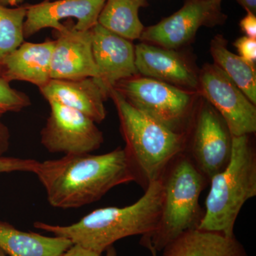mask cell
Returning a JSON list of instances; mask_svg holds the SVG:
<instances>
[{
	"instance_id": "obj_1",
	"label": "cell",
	"mask_w": 256,
	"mask_h": 256,
	"mask_svg": "<svg viewBox=\"0 0 256 256\" xmlns=\"http://www.w3.org/2000/svg\"><path fill=\"white\" fill-rule=\"evenodd\" d=\"M36 174L50 206L78 208L100 200L118 185L134 182L124 149L106 154H65L38 162Z\"/></svg>"
},
{
	"instance_id": "obj_2",
	"label": "cell",
	"mask_w": 256,
	"mask_h": 256,
	"mask_svg": "<svg viewBox=\"0 0 256 256\" xmlns=\"http://www.w3.org/2000/svg\"><path fill=\"white\" fill-rule=\"evenodd\" d=\"M144 190L143 196L132 204L98 208L72 225L36 222L34 226L102 254L120 239L132 236H146L156 230L162 206V184L159 180Z\"/></svg>"
},
{
	"instance_id": "obj_3",
	"label": "cell",
	"mask_w": 256,
	"mask_h": 256,
	"mask_svg": "<svg viewBox=\"0 0 256 256\" xmlns=\"http://www.w3.org/2000/svg\"><path fill=\"white\" fill-rule=\"evenodd\" d=\"M118 114L126 158L144 190L162 176L168 165L186 150L188 134L171 130L131 106L114 88L109 92Z\"/></svg>"
},
{
	"instance_id": "obj_4",
	"label": "cell",
	"mask_w": 256,
	"mask_h": 256,
	"mask_svg": "<svg viewBox=\"0 0 256 256\" xmlns=\"http://www.w3.org/2000/svg\"><path fill=\"white\" fill-rule=\"evenodd\" d=\"M160 181L163 200L159 222L156 230L142 236L140 242L156 252L185 232L198 228L204 213L200 197L208 182L184 152L168 165Z\"/></svg>"
},
{
	"instance_id": "obj_5",
	"label": "cell",
	"mask_w": 256,
	"mask_h": 256,
	"mask_svg": "<svg viewBox=\"0 0 256 256\" xmlns=\"http://www.w3.org/2000/svg\"><path fill=\"white\" fill-rule=\"evenodd\" d=\"M200 230L234 236V226L246 202L256 196V154L249 136L233 137L226 168L210 181Z\"/></svg>"
},
{
	"instance_id": "obj_6",
	"label": "cell",
	"mask_w": 256,
	"mask_h": 256,
	"mask_svg": "<svg viewBox=\"0 0 256 256\" xmlns=\"http://www.w3.org/2000/svg\"><path fill=\"white\" fill-rule=\"evenodd\" d=\"M114 90L126 100L171 130L186 134L194 114V95L186 89L148 77L120 80Z\"/></svg>"
},
{
	"instance_id": "obj_7",
	"label": "cell",
	"mask_w": 256,
	"mask_h": 256,
	"mask_svg": "<svg viewBox=\"0 0 256 256\" xmlns=\"http://www.w3.org/2000/svg\"><path fill=\"white\" fill-rule=\"evenodd\" d=\"M191 124L192 137L184 152L210 182L230 162L233 136L222 116L206 100L195 109Z\"/></svg>"
},
{
	"instance_id": "obj_8",
	"label": "cell",
	"mask_w": 256,
	"mask_h": 256,
	"mask_svg": "<svg viewBox=\"0 0 256 256\" xmlns=\"http://www.w3.org/2000/svg\"><path fill=\"white\" fill-rule=\"evenodd\" d=\"M198 90L220 114L233 137L256 132L255 104L214 64H206L198 74Z\"/></svg>"
},
{
	"instance_id": "obj_9",
	"label": "cell",
	"mask_w": 256,
	"mask_h": 256,
	"mask_svg": "<svg viewBox=\"0 0 256 256\" xmlns=\"http://www.w3.org/2000/svg\"><path fill=\"white\" fill-rule=\"evenodd\" d=\"M48 104L50 116L41 131V143L47 151L65 154H86L100 148L104 134L92 119L58 102Z\"/></svg>"
},
{
	"instance_id": "obj_10",
	"label": "cell",
	"mask_w": 256,
	"mask_h": 256,
	"mask_svg": "<svg viewBox=\"0 0 256 256\" xmlns=\"http://www.w3.org/2000/svg\"><path fill=\"white\" fill-rule=\"evenodd\" d=\"M224 20L220 6L207 0H185L182 8L174 14L144 28L140 40L174 50L191 41L201 26H214Z\"/></svg>"
},
{
	"instance_id": "obj_11",
	"label": "cell",
	"mask_w": 256,
	"mask_h": 256,
	"mask_svg": "<svg viewBox=\"0 0 256 256\" xmlns=\"http://www.w3.org/2000/svg\"><path fill=\"white\" fill-rule=\"evenodd\" d=\"M90 30H76L73 23H66L58 31L54 30L50 78H99L92 54Z\"/></svg>"
},
{
	"instance_id": "obj_12",
	"label": "cell",
	"mask_w": 256,
	"mask_h": 256,
	"mask_svg": "<svg viewBox=\"0 0 256 256\" xmlns=\"http://www.w3.org/2000/svg\"><path fill=\"white\" fill-rule=\"evenodd\" d=\"M106 0H45L35 4H26L24 22V36L30 38L44 28L58 31L66 18L76 20L74 28L89 30L98 23Z\"/></svg>"
},
{
	"instance_id": "obj_13",
	"label": "cell",
	"mask_w": 256,
	"mask_h": 256,
	"mask_svg": "<svg viewBox=\"0 0 256 256\" xmlns=\"http://www.w3.org/2000/svg\"><path fill=\"white\" fill-rule=\"evenodd\" d=\"M90 30L92 54L99 72L96 79L109 94L118 82L138 75L134 46L98 23Z\"/></svg>"
},
{
	"instance_id": "obj_14",
	"label": "cell",
	"mask_w": 256,
	"mask_h": 256,
	"mask_svg": "<svg viewBox=\"0 0 256 256\" xmlns=\"http://www.w3.org/2000/svg\"><path fill=\"white\" fill-rule=\"evenodd\" d=\"M138 73L186 89L198 90V74L184 57L174 50L148 43L134 46Z\"/></svg>"
},
{
	"instance_id": "obj_15",
	"label": "cell",
	"mask_w": 256,
	"mask_h": 256,
	"mask_svg": "<svg viewBox=\"0 0 256 256\" xmlns=\"http://www.w3.org/2000/svg\"><path fill=\"white\" fill-rule=\"evenodd\" d=\"M40 92L48 102H56L85 114L96 124L106 119L108 92L96 78L50 79Z\"/></svg>"
},
{
	"instance_id": "obj_16",
	"label": "cell",
	"mask_w": 256,
	"mask_h": 256,
	"mask_svg": "<svg viewBox=\"0 0 256 256\" xmlns=\"http://www.w3.org/2000/svg\"><path fill=\"white\" fill-rule=\"evenodd\" d=\"M54 40L41 43L24 42L0 66V76L6 82H31L40 88L50 80V62Z\"/></svg>"
},
{
	"instance_id": "obj_17",
	"label": "cell",
	"mask_w": 256,
	"mask_h": 256,
	"mask_svg": "<svg viewBox=\"0 0 256 256\" xmlns=\"http://www.w3.org/2000/svg\"><path fill=\"white\" fill-rule=\"evenodd\" d=\"M162 256H248L235 236L194 229L182 234L162 250Z\"/></svg>"
},
{
	"instance_id": "obj_18",
	"label": "cell",
	"mask_w": 256,
	"mask_h": 256,
	"mask_svg": "<svg viewBox=\"0 0 256 256\" xmlns=\"http://www.w3.org/2000/svg\"><path fill=\"white\" fill-rule=\"evenodd\" d=\"M68 239L24 232L0 220V249L10 256H62L73 246Z\"/></svg>"
},
{
	"instance_id": "obj_19",
	"label": "cell",
	"mask_w": 256,
	"mask_h": 256,
	"mask_svg": "<svg viewBox=\"0 0 256 256\" xmlns=\"http://www.w3.org/2000/svg\"><path fill=\"white\" fill-rule=\"evenodd\" d=\"M148 0H106L98 23L129 41L140 38L144 30L139 18Z\"/></svg>"
},
{
	"instance_id": "obj_20",
	"label": "cell",
	"mask_w": 256,
	"mask_h": 256,
	"mask_svg": "<svg viewBox=\"0 0 256 256\" xmlns=\"http://www.w3.org/2000/svg\"><path fill=\"white\" fill-rule=\"evenodd\" d=\"M214 64L244 92L252 104H256L255 64L244 60L227 48V42L222 35L212 40L210 46Z\"/></svg>"
},
{
	"instance_id": "obj_21",
	"label": "cell",
	"mask_w": 256,
	"mask_h": 256,
	"mask_svg": "<svg viewBox=\"0 0 256 256\" xmlns=\"http://www.w3.org/2000/svg\"><path fill=\"white\" fill-rule=\"evenodd\" d=\"M26 15V4L15 8L0 4V66L24 42L23 28Z\"/></svg>"
},
{
	"instance_id": "obj_22",
	"label": "cell",
	"mask_w": 256,
	"mask_h": 256,
	"mask_svg": "<svg viewBox=\"0 0 256 256\" xmlns=\"http://www.w3.org/2000/svg\"><path fill=\"white\" fill-rule=\"evenodd\" d=\"M31 105L30 97L13 88L10 82L0 76V116L8 112H18Z\"/></svg>"
},
{
	"instance_id": "obj_23",
	"label": "cell",
	"mask_w": 256,
	"mask_h": 256,
	"mask_svg": "<svg viewBox=\"0 0 256 256\" xmlns=\"http://www.w3.org/2000/svg\"><path fill=\"white\" fill-rule=\"evenodd\" d=\"M40 162L32 159H21L12 156L0 158V174L24 172L34 173Z\"/></svg>"
},
{
	"instance_id": "obj_24",
	"label": "cell",
	"mask_w": 256,
	"mask_h": 256,
	"mask_svg": "<svg viewBox=\"0 0 256 256\" xmlns=\"http://www.w3.org/2000/svg\"><path fill=\"white\" fill-rule=\"evenodd\" d=\"M234 46L238 50L239 56L244 60L252 64L256 60V38L242 36L234 43Z\"/></svg>"
},
{
	"instance_id": "obj_25",
	"label": "cell",
	"mask_w": 256,
	"mask_h": 256,
	"mask_svg": "<svg viewBox=\"0 0 256 256\" xmlns=\"http://www.w3.org/2000/svg\"><path fill=\"white\" fill-rule=\"evenodd\" d=\"M240 26L246 36L256 38V16L254 13L247 12V14L240 20Z\"/></svg>"
},
{
	"instance_id": "obj_26",
	"label": "cell",
	"mask_w": 256,
	"mask_h": 256,
	"mask_svg": "<svg viewBox=\"0 0 256 256\" xmlns=\"http://www.w3.org/2000/svg\"><path fill=\"white\" fill-rule=\"evenodd\" d=\"M0 116V158L9 150L10 133L8 126L2 121Z\"/></svg>"
},
{
	"instance_id": "obj_27",
	"label": "cell",
	"mask_w": 256,
	"mask_h": 256,
	"mask_svg": "<svg viewBox=\"0 0 256 256\" xmlns=\"http://www.w3.org/2000/svg\"><path fill=\"white\" fill-rule=\"evenodd\" d=\"M102 254L87 250L78 245H73L62 256H101Z\"/></svg>"
},
{
	"instance_id": "obj_28",
	"label": "cell",
	"mask_w": 256,
	"mask_h": 256,
	"mask_svg": "<svg viewBox=\"0 0 256 256\" xmlns=\"http://www.w3.org/2000/svg\"><path fill=\"white\" fill-rule=\"evenodd\" d=\"M248 12L256 13V0H236Z\"/></svg>"
},
{
	"instance_id": "obj_29",
	"label": "cell",
	"mask_w": 256,
	"mask_h": 256,
	"mask_svg": "<svg viewBox=\"0 0 256 256\" xmlns=\"http://www.w3.org/2000/svg\"><path fill=\"white\" fill-rule=\"evenodd\" d=\"M24 0H0V4L9 8H15L22 5Z\"/></svg>"
},
{
	"instance_id": "obj_30",
	"label": "cell",
	"mask_w": 256,
	"mask_h": 256,
	"mask_svg": "<svg viewBox=\"0 0 256 256\" xmlns=\"http://www.w3.org/2000/svg\"><path fill=\"white\" fill-rule=\"evenodd\" d=\"M148 248L150 250L152 256H156V252H156L154 248H152L151 247ZM106 254L105 256H116V254H116V249L114 248V246L109 247L108 248L107 250H106Z\"/></svg>"
},
{
	"instance_id": "obj_31",
	"label": "cell",
	"mask_w": 256,
	"mask_h": 256,
	"mask_svg": "<svg viewBox=\"0 0 256 256\" xmlns=\"http://www.w3.org/2000/svg\"><path fill=\"white\" fill-rule=\"evenodd\" d=\"M207 1L213 3L214 4L220 6V2H222V0H207Z\"/></svg>"
},
{
	"instance_id": "obj_32",
	"label": "cell",
	"mask_w": 256,
	"mask_h": 256,
	"mask_svg": "<svg viewBox=\"0 0 256 256\" xmlns=\"http://www.w3.org/2000/svg\"><path fill=\"white\" fill-rule=\"evenodd\" d=\"M0 256H6V254H4V252H3L2 250L0 249Z\"/></svg>"
}]
</instances>
